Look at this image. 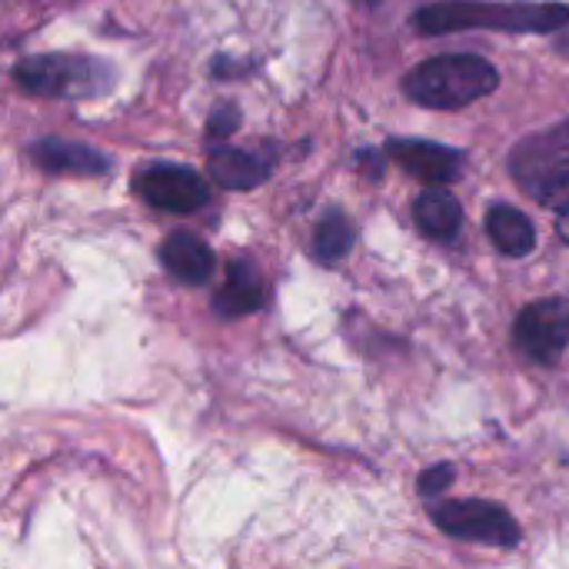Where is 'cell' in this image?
<instances>
[{
	"mask_svg": "<svg viewBox=\"0 0 569 569\" xmlns=\"http://www.w3.org/2000/svg\"><path fill=\"white\" fill-rule=\"evenodd\" d=\"M569 23L567 3H483L450 0L430 3L413 13V27L427 37L457 30H503V33H547Z\"/></svg>",
	"mask_w": 569,
	"mask_h": 569,
	"instance_id": "obj_1",
	"label": "cell"
},
{
	"mask_svg": "<svg viewBox=\"0 0 569 569\" xmlns=\"http://www.w3.org/2000/svg\"><path fill=\"white\" fill-rule=\"evenodd\" d=\"M500 87V73L490 60L477 53H443L417 63L403 77V93L433 110H457L467 107Z\"/></svg>",
	"mask_w": 569,
	"mask_h": 569,
	"instance_id": "obj_2",
	"label": "cell"
},
{
	"mask_svg": "<svg viewBox=\"0 0 569 569\" xmlns=\"http://www.w3.org/2000/svg\"><path fill=\"white\" fill-rule=\"evenodd\" d=\"M17 83L37 97H90L110 87V67L73 53H40L13 67Z\"/></svg>",
	"mask_w": 569,
	"mask_h": 569,
	"instance_id": "obj_3",
	"label": "cell"
},
{
	"mask_svg": "<svg viewBox=\"0 0 569 569\" xmlns=\"http://www.w3.org/2000/svg\"><path fill=\"white\" fill-rule=\"evenodd\" d=\"M433 523L443 533L460 537V540H477V543H493V547L520 543L517 520L500 503H487V500L440 503V507H433Z\"/></svg>",
	"mask_w": 569,
	"mask_h": 569,
	"instance_id": "obj_4",
	"label": "cell"
},
{
	"mask_svg": "<svg viewBox=\"0 0 569 569\" xmlns=\"http://www.w3.org/2000/svg\"><path fill=\"white\" fill-rule=\"evenodd\" d=\"M517 347L537 363H557L569 343V300L547 297L520 310L513 323Z\"/></svg>",
	"mask_w": 569,
	"mask_h": 569,
	"instance_id": "obj_5",
	"label": "cell"
},
{
	"mask_svg": "<svg viewBox=\"0 0 569 569\" xmlns=\"http://www.w3.org/2000/svg\"><path fill=\"white\" fill-rule=\"evenodd\" d=\"M137 190L140 197L167 213H193L210 200V187L207 180L190 170V167H177V163H157L147 167L137 177Z\"/></svg>",
	"mask_w": 569,
	"mask_h": 569,
	"instance_id": "obj_6",
	"label": "cell"
},
{
	"mask_svg": "<svg viewBox=\"0 0 569 569\" xmlns=\"http://www.w3.org/2000/svg\"><path fill=\"white\" fill-rule=\"evenodd\" d=\"M510 170H513L517 183H523L527 193L543 177H550L557 170H569V120L520 140L510 153Z\"/></svg>",
	"mask_w": 569,
	"mask_h": 569,
	"instance_id": "obj_7",
	"label": "cell"
},
{
	"mask_svg": "<svg viewBox=\"0 0 569 569\" xmlns=\"http://www.w3.org/2000/svg\"><path fill=\"white\" fill-rule=\"evenodd\" d=\"M387 157L400 163L407 173H413L423 183H453L463 173L467 157L453 147L433 143V140H387Z\"/></svg>",
	"mask_w": 569,
	"mask_h": 569,
	"instance_id": "obj_8",
	"label": "cell"
},
{
	"mask_svg": "<svg viewBox=\"0 0 569 569\" xmlns=\"http://www.w3.org/2000/svg\"><path fill=\"white\" fill-rule=\"evenodd\" d=\"M30 157L37 167L50 173H80V177H100L110 170V157L77 143V140H60V137H43L30 147Z\"/></svg>",
	"mask_w": 569,
	"mask_h": 569,
	"instance_id": "obj_9",
	"label": "cell"
},
{
	"mask_svg": "<svg viewBox=\"0 0 569 569\" xmlns=\"http://www.w3.org/2000/svg\"><path fill=\"white\" fill-rule=\"evenodd\" d=\"M160 260H163V267L177 277V280H183V283H207L210 277H213V250L197 237V233H187V230H177V233H170L167 240H163V247H160Z\"/></svg>",
	"mask_w": 569,
	"mask_h": 569,
	"instance_id": "obj_10",
	"label": "cell"
},
{
	"mask_svg": "<svg viewBox=\"0 0 569 569\" xmlns=\"http://www.w3.org/2000/svg\"><path fill=\"white\" fill-rule=\"evenodd\" d=\"M207 170H210L213 183H220L227 190H253L270 177V163L263 157L237 150V147H217L207 157Z\"/></svg>",
	"mask_w": 569,
	"mask_h": 569,
	"instance_id": "obj_11",
	"label": "cell"
},
{
	"mask_svg": "<svg viewBox=\"0 0 569 569\" xmlns=\"http://www.w3.org/2000/svg\"><path fill=\"white\" fill-rule=\"evenodd\" d=\"M263 303H267V287H263L260 273L247 260H233L227 267V280H223L213 307L223 317H247V313L260 310Z\"/></svg>",
	"mask_w": 569,
	"mask_h": 569,
	"instance_id": "obj_12",
	"label": "cell"
},
{
	"mask_svg": "<svg viewBox=\"0 0 569 569\" xmlns=\"http://www.w3.org/2000/svg\"><path fill=\"white\" fill-rule=\"evenodd\" d=\"M413 217H417V227L433 240H453L460 233V223H463L460 200L443 187L423 190L413 200Z\"/></svg>",
	"mask_w": 569,
	"mask_h": 569,
	"instance_id": "obj_13",
	"label": "cell"
},
{
	"mask_svg": "<svg viewBox=\"0 0 569 569\" xmlns=\"http://www.w3.org/2000/svg\"><path fill=\"white\" fill-rule=\"evenodd\" d=\"M487 233L497 243V250L507 253V257H527L537 247L533 223L520 210H513L507 203L490 207V213H487Z\"/></svg>",
	"mask_w": 569,
	"mask_h": 569,
	"instance_id": "obj_14",
	"label": "cell"
},
{
	"mask_svg": "<svg viewBox=\"0 0 569 569\" xmlns=\"http://www.w3.org/2000/svg\"><path fill=\"white\" fill-rule=\"evenodd\" d=\"M353 240H357V230H353L350 217L340 210H330L313 230V257L320 263H337L353 250Z\"/></svg>",
	"mask_w": 569,
	"mask_h": 569,
	"instance_id": "obj_15",
	"label": "cell"
},
{
	"mask_svg": "<svg viewBox=\"0 0 569 569\" xmlns=\"http://www.w3.org/2000/svg\"><path fill=\"white\" fill-rule=\"evenodd\" d=\"M450 483H453V467H450V463H437V467H430V470L420 473V493H423V497H437V493H443Z\"/></svg>",
	"mask_w": 569,
	"mask_h": 569,
	"instance_id": "obj_16",
	"label": "cell"
},
{
	"mask_svg": "<svg viewBox=\"0 0 569 569\" xmlns=\"http://www.w3.org/2000/svg\"><path fill=\"white\" fill-rule=\"evenodd\" d=\"M237 127H240V110H237L233 103H223V107H217V110L210 113V120H207V130H210V137H230Z\"/></svg>",
	"mask_w": 569,
	"mask_h": 569,
	"instance_id": "obj_17",
	"label": "cell"
},
{
	"mask_svg": "<svg viewBox=\"0 0 569 569\" xmlns=\"http://www.w3.org/2000/svg\"><path fill=\"white\" fill-rule=\"evenodd\" d=\"M357 163H360V167H367V170H370V177H380L383 157H380V153H373V150H360V153H357Z\"/></svg>",
	"mask_w": 569,
	"mask_h": 569,
	"instance_id": "obj_18",
	"label": "cell"
},
{
	"mask_svg": "<svg viewBox=\"0 0 569 569\" xmlns=\"http://www.w3.org/2000/svg\"><path fill=\"white\" fill-rule=\"evenodd\" d=\"M557 230H560V237L569 243V207H563V210L557 213Z\"/></svg>",
	"mask_w": 569,
	"mask_h": 569,
	"instance_id": "obj_19",
	"label": "cell"
},
{
	"mask_svg": "<svg viewBox=\"0 0 569 569\" xmlns=\"http://www.w3.org/2000/svg\"><path fill=\"white\" fill-rule=\"evenodd\" d=\"M367 3H377V0H367Z\"/></svg>",
	"mask_w": 569,
	"mask_h": 569,
	"instance_id": "obj_20",
	"label": "cell"
}]
</instances>
